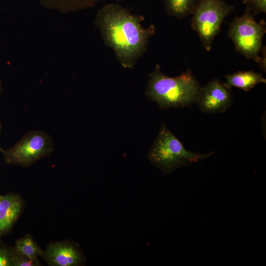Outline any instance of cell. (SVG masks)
Segmentation results:
<instances>
[{
	"mask_svg": "<svg viewBox=\"0 0 266 266\" xmlns=\"http://www.w3.org/2000/svg\"><path fill=\"white\" fill-rule=\"evenodd\" d=\"M144 20L143 16L133 14L116 3L106 4L96 13L95 24L104 44L124 68L135 66L155 32L153 24L147 28L142 26Z\"/></svg>",
	"mask_w": 266,
	"mask_h": 266,
	"instance_id": "cell-1",
	"label": "cell"
},
{
	"mask_svg": "<svg viewBox=\"0 0 266 266\" xmlns=\"http://www.w3.org/2000/svg\"><path fill=\"white\" fill-rule=\"evenodd\" d=\"M201 87L190 69L170 77L165 75L157 64L149 75L145 94L158 104L160 110L189 107L196 103Z\"/></svg>",
	"mask_w": 266,
	"mask_h": 266,
	"instance_id": "cell-2",
	"label": "cell"
},
{
	"mask_svg": "<svg viewBox=\"0 0 266 266\" xmlns=\"http://www.w3.org/2000/svg\"><path fill=\"white\" fill-rule=\"evenodd\" d=\"M215 152L203 154L187 150L165 123L150 148L147 158L164 175L169 174L182 166L200 162L211 157Z\"/></svg>",
	"mask_w": 266,
	"mask_h": 266,
	"instance_id": "cell-3",
	"label": "cell"
},
{
	"mask_svg": "<svg viewBox=\"0 0 266 266\" xmlns=\"http://www.w3.org/2000/svg\"><path fill=\"white\" fill-rule=\"evenodd\" d=\"M266 33L265 21L257 22L254 15L246 8L243 15L235 16L230 24L228 35L232 39L236 51L247 59L260 63L259 56L262 48V40Z\"/></svg>",
	"mask_w": 266,
	"mask_h": 266,
	"instance_id": "cell-4",
	"label": "cell"
},
{
	"mask_svg": "<svg viewBox=\"0 0 266 266\" xmlns=\"http://www.w3.org/2000/svg\"><path fill=\"white\" fill-rule=\"evenodd\" d=\"M225 0H197L192 13L191 27L205 50L210 51L225 17L234 9Z\"/></svg>",
	"mask_w": 266,
	"mask_h": 266,
	"instance_id": "cell-5",
	"label": "cell"
},
{
	"mask_svg": "<svg viewBox=\"0 0 266 266\" xmlns=\"http://www.w3.org/2000/svg\"><path fill=\"white\" fill-rule=\"evenodd\" d=\"M54 143L47 133L39 130L25 134L21 139L2 153L5 161L10 165L30 166L53 152Z\"/></svg>",
	"mask_w": 266,
	"mask_h": 266,
	"instance_id": "cell-6",
	"label": "cell"
},
{
	"mask_svg": "<svg viewBox=\"0 0 266 266\" xmlns=\"http://www.w3.org/2000/svg\"><path fill=\"white\" fill-rule=\"evenodd\" d=\"M217 78L201 87L196 103L201 111L213 114L225 112L232 104V92Z\"/></svg>",
	"mask_w": 266,
	"mask_h": 266,
	"instance_id": "cell-7",
	"label": "cell"
},
{
	"mask_svg": "<svg viewBox=\"0 0 266 266\" xmlns=\"http://www.w3.org/2000/svg\"><path fill=\"white\" fill-rule=\"evenodd\" d=\"M41 256L52 266H77L81 265L84 261L78 245L68 241L50 244L43 251Z\"/></svg>",
	"mask_w": 266,
	"mask_h": 266,
	"instance_id": "cell-8",
	"label": "cell"
},
{
	"mask_svg": "<svg viewBox=\"0 0 266 266\" xmlns=\"http://www.w3.org/2000/svg\"><path fill=\"white\" fill-rule=\"evenodd\" d=\"M21 198L17 195L9 194L0 198V237L5 234L13 226L22 209Z\"/></svg>",
	"mask_w": 266,
	"mask_h": 266,
	"instance_id": "cell-9",
	"label": "cell"
},
{
	"mask_svg": "<svg viewBox=\"0 0 266 266\" xmlns=\"http://www.w3.org/2000/svg\"><path fill=\"white\" fill-rule=\"evenodd\" d=\"M225 77L226 82L223 85L229 90L234 87L248 92L259 83H266V79L261 73L252 70L238 71L232 74L226 75Z\"/></svg>",
	"mask_w": 266,
	"mask_h": 266,
	"instance_id": "cell-10",
	"label": "cell"
},
{
	"mask_svg": "<svg viewBox=\"0 0 266 266\" xmlns=\"http://www.w3.org/2000/svg\"><path fill=\"white\" fill-rule=\"evenodd\" d=\"M44 6L66 12H75L94 6L102 0H38Z\"/></svg>",
	"mask_w": 266,
	"mask_h": 266,
	"instance_id": "cell-11",
	"label": "cell"
},
{
	"mask_svg": "<svg viewBox=\"0 0 266 266\" xmlns=\"http://www.w3.org/2000/svg\"><path fill=\"white\" fill-rule=\"evenodd\" d=\"M197 0H164L166 13L177 19L192 14Z\"/></svg>",
	"mask_w": 266,
	"mask_h": 266,
	"instance_id": "cell-12",
	"label": "cell"
},
{
	"mask_svg": "<svg viewBox=\"0 0 266 266\" xmlns=\"http://www.w3.org/2000/svg\"><path fill=\"white\" fill-rule=\"evenodd\" d=\"M14 249L16 253L32 258H38L43 252L30 234L17 240Z\"/></svg>",
	"mask_w": 266,
	"mask_h": 266,
	"instance_id": "cell-13",
	"label": "cell"
},
{
	"mask_svg": "<svg viewBox=\"0 0 266 266\" xmlns=\"http://www.w3.org/2000/svg\"><path fill=\"white\" fill-rule=\"evenodd\" d=\"M15 251L5 245H0V266H14Z\"/></svg>",
	"mask_w": 266,
	"mask_h": 266,
	"instance_id": "cell-14",
	"label": "cell"
},
{
	"mask_svg": "<svg viewBox=\"0 0 266 266\" xmlns=\"http://www.w3.org/2000/svg\"><path fill=\"white\" fill-rule=\"evenodd\" d=\"M242 2L254 15L266 12V0H243Z\"/></svg>",
	"mask_w": 266,
	"mask_h": 266,
	"instance_id": "cell-15",
	"label": "cell"
},
{
	"mask_svg": "<svg viewBox=\"0 0 266 266\" xmlns=\"http://www.w3.org/2000/svg\"><path fill=\"white\" fill-rule=\"evenodd\" d=\"M40 265L38 258H32L15 252L14 266H38Z\"/></svg>",
	"mask_w": 266,
	"mask_h": 266,
	"instance_id": "cell-16",
	"label": "cell"
},
{
	"mask_svg": "<svg viewBox=\"0 0 266 266\" xmlns=\"http://www.w3.org/2000/svg\"><path fill=\"white\" fill-rule=\"evenodd\" d=\"M261 52H262L263 56L261 58V61L260 63V67L265 72H266V47H262Z\"/></svg>",
	"mask_w": 266,
	"mask_h": 266,
	"instance_id": "cell-17",
	"label": "cell"
},
{
	"mask_svg": "<svg viewBox=\"0 0 266 266\" xmlns=\"http://www.w3.org/2000/svg\"><path fill=\"white\" fill-rule=\"evenodd\" d=\"M0 131H1V124L0 123ZM4 151V150H3L0 146V152H1L2 153H3Z\"/></svg>",
	"mask_w": 266,
	"mask_h": 266,
	"instance_id": "cell-18",
	"label": "cell"
},
{
	"mask_svg": "<svg viewBox=\"0 0 266 266\" xmlns=\"http://www.w3.org/2000/svg\"><path fill=\"white\" fill-rule=\"evenodd\" d=\"M1 90H2L1 81V80L0 79V95L1 92Z\"/></svg>",
	"mask_w": 266,
	"mask_h": 266,
	"instance_id": "cell-19",
	"label": "cell"
},
{
	"mask_svg": "<svg viewBox=\"0 0 266 266\" xmlns=\"http://www.w3.org/2000/svg\"><path fill=\"white\" fill-rule=\"evenodd\" d=\"M116 1H118V2H123L125 0H115Z\"/></svg>",
	"mask_w": 266,
	"mask_h": 266,
	"instance_id": "cell-20",
	"label": "cell"
},
{
	"mask_svg": "<svg viewBox=\"0 0 266 266\" xmlns=\"http://www.w3.org/2000/svg\"><path fill=\"white\" fill-rule=\"evenodd\" d=\"M0 196H1V195H0Z\"/></svg>",
	"mask_w": 266,
	"mask_h": 266,
	"instance_id": "cell-21",
	"label": "cell"
}]
</instances>
